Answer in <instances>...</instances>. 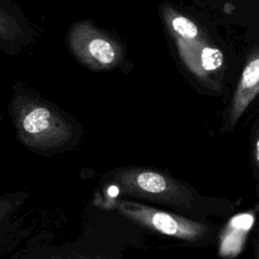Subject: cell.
<instances>
[{
    "label": "cell",
    "mask_w": 259,
    "mask_h": 259,
    "mask_svg": "<svg viewBox=\"0 0 259 259\" xmlns=\"http://www.w3.org/2000/svg\"><path fill=\"white\" fill-rule=\"evenodd\" d=\"M104 197H121L150 205H159L196 221L228 218L237 210V203L220 196L200 193L188 182L167 172L142 167H123L106 173L100 180Z\"/></svg>",
    "instance_id": "1"
},
{
    "label": "cell",
    "mask_w": 259,
    "mask_h": 259,
    "mask_svg": "<svg viewBox=\"0 0 259 259\" xmlns=\"http://www.w3.org/2000/svg\"><path fill=\"white\" fill-rule=\"evenodd\" d=\"M86 220L80 235L66 242L52 243L50 235L33 234L9 259H125L126 246L143 248L142 243L119 240L104 227L108 210L92 200L86 206Z\"/></svg>",
    "instance_id": "2"
},
{
    "label": "cell",
    "mask_w": 259,
    "mask_h": 259,
    "mask_svg": "<svg viewBox=\"0 0 259 259\" xmlns=\"http://www.w3.org/2000/svg\"><path fill=\"white\" fill-rule=\"evenodd\" d=\"M91 200L119 214L144 232L172 239L183 246L207 248L219 240L221 234V227L210 221H196L137 200L104 197L96 193Z\"/></svg>",
    "instance_id": "3"
},
{
    "label": "cell",
    "mask_w": 259,
    "mask_h": 259,
    "mask_svg": "<svg viewBox=\"0 0 259 259\" xmlns=\"http://www.w3.org/2000/svg\"><path fill=\"white\" fill-rule=\"evenodd\" d=\"M17 123L21 140L34 150L48 152L65 146L72 134L68 124L46 106L28 104L19 111Z\"/></svg>",
    "instance_id": "4"
},
{
    "label": "cell",
    "mask_w": 259,
    "mask_h": 259,
    "mask_svg": "<svg viewBox=\"0 0 259 259\" xmlns=\"http://www.w3.org/2000/svg\"><path fill=\"white\" fill-rule=\"evenodd\" d=\"M29 195L28 190L0 194V259L10 257L34 234L23 211Z\"/></svg>",
    "instance_id": "5"
},
{
    "label": "cell",
    "mask_w": 259,
    "mask_h": 259,
    "mask_svg": "<svg viewBox=\"0 0 259 259\" xmlns=\"http://www.w3.org/2000/svg\"><path fill=\"white\" fill-rule=\"evenodd\" d=\"M259 93V45L248 55L229 106L225 128L232 130Z\"/></svg>",
    "instance_id": "6"
},
{
    "label": "cell",
    "mask_w": 259,
    "mask_h": 259,
    "mask_svg": "<svg viewBox=\"0 0 259 259\" xmlns=\"http://www.w3.org/2000/svg\"><path fill=\"white\" fill-rule=\"evenodd\" d=\"M73 47L82 60L98 68H109L118 58L117 48L109 39L85 26L75 30Z\"/></svg>",
    "instance_id": "7"
},
{
    "label": "cell",
    "mask_w": 259,
    "mask_h": 259,
    "mask_svg": "<svg viewBox=\"0 0 259 259\" xmlns=\"http://www.w3.org/2000/svg\"><path fill=\"white\" fill-rule=\"evenodd\" d=\"M167 22L176 40L180 56L189 69L194 56V48L202 49L205 46L202 44L200 31L191 19L171 8L167 12Z\"/></svg>",
    "instance_id": "8"
},
{
    "label": "cell",
    "mask_w": 259,
    "mask_h": 259,
    "mask_svg": "<svg viewBox=\"0 0 259 259\" xmlns=\"http://www.w3.org/2000/svg\"><path fill=\"white\" fill-rule=\"evenodd\" d=\"M252 163L256 179V192L259 197V125L255 130L252 140Z\"/></svg>",
    "instance_id": "9"
},
{
    "label": "cell",
    "mask_w": 259,
    "mask_h": 259,
    "mask_svg": "<svg viewBox=\"0 0 259 259\" xmlns=\"http://www.w3.org/2000/svg\"><path fill=\"white\" fill-rule=\"evenodd\" d=\"M252 245H253V259H259V231L255 232L252 237Z\"/></svg>",
    "instance_id": "10"
},
{
    "label": "cell",
    "mask_w": 259,
    "mask_h": 259,
    "mask_svg": "<svg viewBox=\"0 0 259 259\" xmlns=\"http://www.w3.org/2000/svg\"><path fill=\"white\" fill-rule=\"evenodd\" d=\"M1 26H2V24H1V23H0V29H2V28H1Z\"/></svg>",
    "instance_id": "11"
}]
</instances>
